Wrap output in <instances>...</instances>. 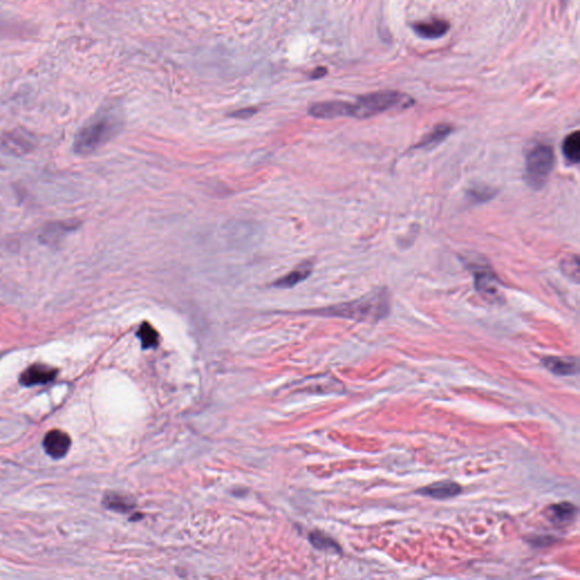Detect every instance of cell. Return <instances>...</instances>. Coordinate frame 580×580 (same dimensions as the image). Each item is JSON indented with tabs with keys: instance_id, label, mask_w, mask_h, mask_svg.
<instances>
[{
	"instance_id": "5",
	"label": "cell",
	"mask_w": 580,
	"mask_h": 580,
	"mask_svg": "<svg viewBox=\"0 0 580 580\" xmlns=\"http://www.w3.org/2000/svg\"><path fill=\"white\" fill-rule=\"evenodd\" d=\"M470 268L474 274L477 293L488 303H499L502 298V284L495 272L492 271L491 267L481 262L477 265L472 263Z\"/></svg>"
},
{
	"instance_id": "8",
	"label": "cell",
	"mask_w": 580,
	"mask_h": 580,
	"mask_svg": "<svg viewBox=\"0 0 580 580\" xmlns=\"http://www.w3.org/2000/svg\"><path fill=\"white\" fill-rule=\"evenodd\" d=\"M309 114L319 119H335L351 117V103L344 101H323L314 103L309 109Z\"/></svg>"
},
{
	"instance_id": "12",
	"label": "cell",
	"mask_w": 580,
	"mask_h": 580,
	"mask_svg": "<svg viewBox=\"0 0 580 580\" xmlns=\"http://www.w3.org/2000/svg\"><path fill=\"white\" fill-rule=\"evenodd\" d=\"M462 491L460 485L457 484L455 481H442L421 488L418 493L424 495V497H433L437 500H444V499H451V497H457L462 493Z\"/></svg>"
},
{
	"instance_id": "9",
	"label": "cell",
	"mask_w": 580,
	"mask_h": 580,
	"mask_svg": "<svg viewBox=\"0 0 580 580\" xmlns=\"http://www.w3.org/2000/svg\"><path fill=\"white\" fill-rule=\"evenodd\" d=\"M72 446L70 435L61 430H52L45 434L43 448L54 459H61L68 455Z\"/></svg>"
},
{
	"instance_id": "13",
	"label": "cell",
	"mask_w": 580,
	"mask_h": 580,
	"mask_svg": "<svg viewBox=\"0 0 580 580\" xmlns=\"http://www.w3.org/2000/svg\"><path fill=\"white\" fill-rule=\"evenodd\" d=\"M413 30L420 38L434 40L440 39L449 32L450 24L444 19H433L430 22H418L413 25Z\"/></svg>"
},
{
	"instance_id": "10",
	"label": "cell",
	"mask_w": 580,
	"mask_h": 580,
	"mask_svg": "<svg viewBox=\"0 0 580 580\" xmlns=\"http://www.w3.org/2000/svg\"><path fill=\"white\" fill-rule=\"evenodd\" d=\"M79 226H80V223L73 220L50 223L48 226L45 227V229L42 230L39 238L47 245H54L58 242H61V239L64 238L68 234L77 229Z\"/></svg>"
},
{
	"instance_id": "18",
	"label": "cell",
	"mask_w": 580,
	"mask_h": 580,
	"mask_svg": "<svg viewBox=\"0 0 580 580\" xmlns=\"http://www.w3.org/2000/svg\"><path fill=\"white\" fill-rule=\"evenodd\" d=\"M103 506L109 510L116 512L126 513L134 509V502L131 497L118 495V493H108L103 497Z\"/></svg>"
},
{
	"instance_id": "23",
	"label": "cell",
	"mask_w": 580,
	"mask_h": 580,
	"mask_svg": "<svg viewBox=\"0 0 580 580\" xmlns=\"http://www.w3.org/2000/svg\"><path fill=\"white\" fill-rule=\"evenodd\" d=\"M328 73V70L327 68H318L315 70H313L312 73H311V79H321V77L325 76Z\"/></svg>"
},
{
	"instance_id": "11",
	"label": "cell",
	"mask_w": 580,
	"mask_h": 580,
	"mask_svg": "<svg viewBox=\"0 0 580 580\" xmlns=\"http://www.w3.org/2000/svg\"><path fill=\"white\" fill-rule=\"evenodd\" d=\"M548 519L555 526L564 527L570 525L577 516V509L569 502L552 504L546 510Z\"/></svg>"
},
{
	"instance_id": "20",
	"label": "cell",
	"mask_w": 580,
	"mask_h": 580,
	"mask_svg": "<svg viewBox=\"0 0 580 580\" xmlns=\"http://www.w3.org/2000/svg\"><path fill=\"white\" fill-rule=\"evenodd\" d=\"M309 541H311L314 548L321 550V551L340 552V548H339L338 544L333 539L324 535L323 532H311L309 534Z\"/></svg>"
},
{
	"instance_id": "19",
	"label": "cell",
	"mask_w": 580,
	"mask_h": 580,
	"mask_svg": "<svg viewBox=\"0 0 580 580\" xmlns=\"http://www.w3.org/2000/svg\"><path fill=\"white\" fill-rule=\"evenodd\" d=\"M136 337L140 339L143 349L156 348L159 344V333L150 323H142L137 330Z\"/></svg>"
},
{
	"instance_id": "6",
	"label": "cell",
	"mask_w": 580,
	"mask_h": 580,
	"mask_svg": "<svg viewBox=\"0 0 580 580\" xmlns=\"http://www.w3.org/2000/svg\"><path fill=\"white\" fill-rule=\"evenodd\" d=\"M35 141L32 135L24 131H12L0 137V147L5 154L14 156H24L32 151Z\"/></svg>"
},
{
	"instance_id": "15",
	"label": "cell",
	"mask_w": 580,
	"mask_h": 580,
	"mask_svg": "<svg viewBox=\"0 0 580 580\" xmlns=\"http://www.w3.org/2000/svg\"><path fill=\"white\" fill-rule=\"evenodd\" d=\"M544 366L557 375H572L578 372V362L574 358L550 356L543 360Z\"/></svg>"
},
{
	"instance_id": "2",
	"label": "cell",
	"mask_w": 580,
	"mask_h": 580,
	"mask_svg": "<svg viewBox=\"0 0 580 580\" xmlns=\"http://www.w3.org/2000/svg\"><path fill=\"white\" fill-rule=\"evenodd\" d=\"M121 121L110 112H103L81 128L74 140V152L80 156L91 154L112 140L118 132Z\"/></svg>"
},
{
	"instance_id": "17",
	"label": "cell",
	"mask_w": 580,
	"mask_h": 580,
	"mask_svg": "<svg viewBox=\"0 0 580 580\" xmlns=\"http://www.w3.org/2000/svg\"><path fill=\"white\" fill-rule=\"evenodd\" d=\"M562 152L568 163L578 165L580 161V133L578 131L571 133L564 138L562 144Z\"/></svg>"
},
{
	"instance_id": "16",
	"label": "cell",
	"mask_w": 580,
	"mask_h": 580,
	"mask_svg": "<svg viewBox=\"0 0 580 580\" xmlns=\"http://www.w3.org/2000/svg\"><path fill=\"white\" fill-rule=\"evenodd\" d=\"M451 132H453V127L450 125H437L426 136L422 138L421 142L416 145V149H431V147H437L451 134Z\"/></svg>"
},
{
	"instance_id": "1",
	"label": "cell",
	"mask_w": 580,
	"mask_h": 580,
	"mask_svg": "<svg viewBox=\"0 0 580 580\" xmlns=\"http://www.w3.org/2000/svg\"><path fill=\"white\" fill-rule=\"evenodd\" d=\"M390 296L386 289H376L349 303L314 311L316 315L333 316L358 322H377L388 315Z\"/></svg>"
},
{
	"instance_id": "21",
	"label": "cell",
	"mask_w": 580,
	"mask_h": 580,
	"mask_svg": "<svg viewBox=\"0 0 580 580\" xmlns=\"http://www.w3.org/2000/svg\"><path fill=\"white\" fill-rule=\"evenodd\" d=\"M495 195V189H492L491 187H486V186H477V187L470 188L468 191L469 198L476 202L488 201V200L493 198Z\"/></svg>"
},
{
	"instance_id": "14",
	"label": "cell",
	"mask_w": 580,
	"mask_h": 580,
	"mask_svg": "<svg viewBox=\"0 0 580 580\" xmlns=\"http://www.w3.org/2000/svg\"><path fill=\"white\" fill-rule=\"evenodd\" d=\"M313 271V263L311 261H305L300 263L295 270L286 274L284 277L280 278L276 281L273 287L281 288V289H289L300 284L311 276Z\"/></svg>"
},
{
	"instance_id": "4",
	"label": "cell",
	"mask_w": 580,
	"mask_h": 580,
	"mask_svg": "<svg viewBox=\"0 0 580 580\" xmlns=\"http://www.w3.org/2000/svg\"><path fill=\"white\" fill-rule=\"evenodd\" d=\"M555 166V151L546 143L536 144L529 151L525 163V179L529 187L541 189L546 185Z\"/></svg>"
},
{
	"instance_id": "3",
	"label": "cell",
	"mask_w": 580,
	"mask_h": 580,
	"mask_svg": "<svg viewBox=\"0 0 580 580\" xmlns=\"http://www.w3.org/2000/svg\"><path fill=\"white\" fill-rule=\"evenodd\" d=\"M411 96L398 91H377L358 98L351 103V117L367 119L393 109H407L414 105Z\"/></svg>"
},
{
	"instance_id": "22",
	"label": "cell",
	"mask_w": 580,
	"mask_h": 580,
	"mask_svg": "<svg viewBox=\"0 0 580 580\" xmlns=\"http://www.w3.org/2000/svg\"><path fill=\"white\" fill-rule=\"evenodd\" d=\"M256 112H258V109L256 108H244L239 109V110H236V112H231L230 116L234 117V118L247 119L249 118V117H252V116L256 115Z\"/></svg>"
},
{
	"instance_id": "7",
	"label": "cell",
	"mask_w": 580,
	"mask_h": 580,
	"mask_svg": "<svg viewBox=\"0 0 580 580\" xmlns=\"http://www.w3.org/2000/svg\"><path fill=\"white\" fill-rule=\"evenodd\" d=\"M57 373L54 367L45 364H33L21 374L19 383L24 386H42L54 381Z\"/></svg>"
}]
</instances>
